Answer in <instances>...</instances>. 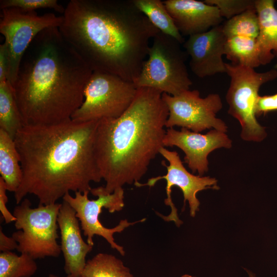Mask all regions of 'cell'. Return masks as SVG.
Returning <instances> with one entry per match:
<instances>
[{
	"label": "cell",
	"instance_id": "17",
	"mask_svg": "<svg viewBox=\"0 0 277 277\" xmlns=\"http://www.w3.org/2000/svg\"><path fill=\"white\" fill-rule=\"evenodd\" d=\"M260 24L257 42L261 65L277 57V9L273 0H255Z\"/></svg>",
	"mask_w": 277,
	"mask_h": 277
},
{
	"label": "cell",
	"instance_id": "6",
	"mask_svg": "<svg viewBox=\"0 0 277 277\" xmlns=\"http://www.w3.org/2000/svg\"><path fill=\"white\" fill-rule=\"evenodd\" d=\"M62 203L38 205L31 208V203L24 199L13 211L17 231L12 236L18 244L16 249L33 259L58 257L61 253L57 229V216Z\"/></svg>",
	"mask_w": 277,
	"mask_h": 277
},
{
	"label": "cell",
	"instance_id": "23",
	"mask_svg": "<svg viewBox=\"0 0 277 277\" xmlns=\"http://www.w3.org/2000/svg\"><path fill=\"white\" fill-rule=\"evenodd\" d=\"M37 269L35 260L28 254L18 255L12 251L0 253V277H31Z\"/></svg>",
	"mask_w": 277,
	"mask_h": 277
},
{
	"label": "cell",
	"instance_id": "31",
	"mask_svg": "<svg viewBox=\"0 0 277 277\" xmlns=\"http://www.w3.org/2000/svg\"><path fill=\"white\" fill-rule=\"evenodd\" d=\"M246 272L248 273V277H256L255 274H254L252 272L247 269H246Z\"/></svg>",
	"mask_w": 277,
	"mask_h": 277
},
{
	"label": "cell",
	"instance_id": "12",
	"mask_svg": "<svg viewBox=\"0 0 277 277\" xmlns=\"http://www.w3.org/2000/svg\"><path fill=\"white\" fill-rule=\"evenodd\" d=\"M161 154L169 163V165L163 161L162 165L166 168L167 173L163 176H158L149 179L146 183L139 182L134 184L137 187L148 186H153L161 180H165L167 182L166 192L167 197L165 200L166 205L170 206L171 212L167 216H164L160 213L162 218L165 221H173L177 227H180L183 222L178 216L177 209L171 199V188L175 186L182 191L184 196V206L185 209L186 202L188 201L190 215L194 217L199 210L200 202L196 197L197 193L203 190L212 189L218 190L220 187L217 185V180L210 176L195 175L188 172L183 165L180 157L176 151H170L165 147H162L160 151Z\"/></svg>",
	"mask_w": 277,
	"mask_h": 277
},
{
	"label": "cell",
	"instance_id": "26",
	"mask_svg": "<svg viewBox=\"0 0 277 277\" xmlns=\"http://www.w3.org/2000/svg\"><path fill=\"white\" fill-rule=\"evenodd\" d=\"M204 2L216 7L221 16L227 19L249 9L255 8L254 1L251 0H205Z\"/></svg>",
	"mask_w": 277,
	"mask_h": 277
},
{
	"label": "cell",
	"instance_id": "7",
	"mask_svg": "<svg viewBox=\"0 0 277 277\" xmlns=\"http://www.w3.org/2000/svg\"><path fill=\"white\" fill-rule=\"evenodd\" d=\"M230 77L226 99L228 113L236 119L241 127V137L247 142H261L267 136L265 127L256 118L255 106L260 87L277 77V70L258 72L254 69L226 63Z\"/></svg>",
	"mask_w": 277,
	"mask_h": 277
},
{
	"label": "cell",
	"instance_id": "30",
	"mask_svg": "<svg viewBox=\"0 0 277 277\" xmlns=\"http://www.w3.org/2000/svg\"><path fill=\"white\" fill-rule=\"evenodd\" d=\"M18 244L12 237L7 236L0 228V251L1 252H10L16 249Z\"/></svg>",
	"mask_w": 277,
	"mask_h": 277
},
{
	"label": "cell",
	"instance_id": "20",
	"mask_svg": "<svg viewBox=\"0 0 277 277\" xmlns=\"http://www.w3.org/2000/svg\"><path fill=\"white\" fill-rule=\"evenodd\" d=\"M24 126L12 85L8 81L0 83V129L14 139Z\"/></svg>",
	"mask_w": 277,
	"mask_h": 277
},
{
	"label": "cell",
	"instance_id": "25",
	"mask_svg": "<svg viewBox=\"0 0 277 277\" xmlns=\"http://www.w3.org/2000/svg\"><path fill=\"white\" fill-rule=\"evenodd\" d=\"M16 8L24 11H33L41 8H49L62 13L65 7L60 4L56 0H1V10Z\"/></svg>",
	"mask_w": 277,
	"mask_h": 277
},
{
	"label": "cell",
	"instance_id": "4",
	"mask_svg": "<svg viewBox=\"0 0 277 277\" xmlns=\"http://www.w3.org/2000/svg\"><path fill=\"white\" fill-rule=\"evenodd\" d=\"M168 114L162 93L142 87L122 115L99 121L94 152L106 193L138 182L145 174L164 147Z\"/></svg>",
	"mask_w": 277,
	"mask_h": 277
},
{
	"label": "cell",
	"instance_id": "5",
	"mask_svg": "<svg viewBox=\"0 0 277 277\" xmlns=\"http://www.w3.org/2000/svg\"><path fill=\"white\" fill-rule=\"evenodd\" d=\"M173 37L159 31L152 38L147 57L134 84L175 96L192 83L186 65V52Z\"/></svg>",
	"mask_w": 277,
	"mask_h": 277
},
{
	"label": "cell",
	"instance_id": "28",
	"mask_svg": "<svg viewBox=\"0 0 277 277\" xmlns=\"http://www.w3.org/2000/svg\"><path fill=\"white\" fill-rule=\"evenodd\" d=\"M7 191L3 179L0 177V211L5 223L7 224L15 222L16 218L8 209L7 203L8 201L6 194Z\"/></svg>",
	"mask_w": 277,
	"mask_h": 277
},
{
	"label": "cell",
	"instance_id": "1",
	"mask_svg": "<svg viewBox=\"0 0 277 277\" xmlns=\"http://www.w3.org/2000/svg\"><path fill=\"white\" fill-rule=\"evenodd\" d=\"M99 121L25 125L17 132L23 177L14 193L17 205L28 194L50 205L70 191L90 192V183L102 180L94 152Z\"/></svg>",
	"mask_w": 277,
	"mask_h": 277
},
{
	"label": "cell",
	"instance_id": "14",
	"mask_svg": "<svg viewBox=\"0 0 277 277\" xmlns=\"http://www.w3.org/2000/svg\"><path fill=\"white\" fill-rule=\"evenodd\" d=\"M227 41L222 25L189 36L184 43L186 54L190 56L189 66L198 77L204 78L218 73H227L223 61Z\"/></svg>",
	"mask_w": 277,
	"mask_h": 277
},
{
	"label": "cell",
	"instance_id": "24",
	"mask_svg": "<svg viewBox=\"0 0 277 277\" xmlns=\"http://www.w3.org/2000/svg\"><path fill=\"white\" fill-rule=\"evenodd\" d=\"M222 27L227 38L237 36L257 38L260 24L255 8L228 19L222 25Z\"/></svg>",
	"mask_w": 277,
	"mask_h": 277
},
{
	"label": "cell",
	"instance_id": "29",
	"mask_svg": "<svg viewBox=\"0 0 277 277\" xmlns=\"http://www.w3.org/2000/svg\"><path fill=\"white\" fill-rule=\"evenodd\" d=\"M9 72V58L6 44L0 45V83L8 81Z\"/></svg>",
	"mask_w": 277,
	"mask_h": 277
},
{
	"label": "cell",
	"instance_id": "16",
	"mask_svg": "<svg viewBox=\"0 0 277 277\" xmlns=\"http://www.w3.org/2000/svg\"><path fill=\"white\" fill-rule=\"evenodd\" d=\"M163 3L182 36L205 32L223 20L219 9L204 1L166 0Z\"/></svg>",
	"mask_w": 277,
	"mask_h": 277
},
{
	"label": "cell",
	"instance_id": "9",
	"mask_svg": "<svg viewBox=\"0 0 277 277\" xmlns=\"http://www.w3.org/2000/svg\"><path fill=\"white\" fill-rule=\"evenodd\" d=\"M74 194V196H72L68 193L63 200L75 210L81 229L84 235L87 236V243L93 246L94 236L99 235L105 239L112 248L115 249L122 255H124V248L115 243L114 234L121 232L130 226L144 222L146 219L133 222H129L126 219L122 220L117 225L112 228L104 226L98 219L103 208L107 209L110 213L122 210L124 206L123 188L116 189L113 193L107 194L104 191L103 186H100L91 188L90 192L77 191Z\"/></svg>",
	"mask_w": 277,
	"mask_h": 277
},
{
	"label": "cell",
	"instance_id": "11",
	"mask_svg": "<svg viewBox=\"0 0 277 277\" xmlns=\"http://www.w3.org/2000/svg\"><path fill=\"white\" fill-rule=\"evenodd\" d=\"M162 98L169 112L167 128L179 126L196 132L206 129L227 131L226 124L216 116L223 107L218 94L211 93L202 98L198 90H188L175 96L163 93Z\"/></svg>",
	"mask_w": 277,
	"mask_h": 277
},
{
	"label": "cell",
	"instance_id": "8",
	"mask_svg": "<svg viewBox=\"0 0 277 277\" xmlns=\"http://www.w3.org/2000/svg\"><path fill=\"white\" fill-rule=\"evenodd\" d=\"M133 83L108 73L93 71L82 105L71 119L78 122L116 118L129 108L136 94Z\"/></svg>",
	"mask_w": 277,
	"mask_h": 277
},
{
	"label": "cell",
	"instance_id": "32",
	"mask_svg": "<svg viewBox=\"0 0 277 277\" xmlns=\"http://www.w3.org/2000/svg\"><path fill=\"white\" fill-rule=\"evenodd\" d=\"M48 277H61V276H57L53 274H50ZM66 277H71V276L70 275H67V276Z\"/></svg>",
	"mask_w": 277,
	"mask_h": 277
},
{
	"label": "cell",
	"instance_id": "15",
	"mask_svg": "<svg viewBox=\"0 0 277 277\" xmlns=\"http://www.w3.org/2000/svg\"><path fill=\"white\" fill-rule=\"evenodd\" d=\"M57 224L61 235V249L65 261V271L71 277H82L87 262L86 255L92 250L93 246L83 240L75 211L65 201L62 203L59 210Z\"/></svg>",
	"mask_w": 277,
	"mask_h": 277
},
{
	"label": "cell",
	"instance_id": "27",
	"mask_svg": "<svg viewBox=\"0 0 277 277\" xmlns=\"http://www.w3.org/2000/svg\"><path fill=\"white\" fill-rule=\"evenodd\" d=\"M277 110V93L271 95H259L255 106L256 116Z\"/></svg>",
	"mask_w": 277,
	"mask_h": 277
},
{
	"label": "cell",
	"instance_id": "33",
	"mask_svg": "<svg viewBox=\"0 0 277 277\" xmlns=\"http://www.w3.org/2000/svg\"><path fill=\"white\" fill-rule=\"evenodd\" d=\"M181 277H195V276H192V275H190V274H184V275H182Z\"/></svg>",
	"mask_w": 277,
	"mask_h": 277
},
{
	"label": "cell",
	"instance_id": "19",
	"mask_svg": "<svg viewBox=\"0 0 277 277\" xmlns=\"http://www.w3.org/2000/svg\"><path fill=\"white\" fill-rule=\"evenodd\" d=\"M135 6L142 12L151 23L160 32L179 42L184 43L183 36L161 0H132Z\"/></svg>",
	"mask_w": 277,
	"mask_h": 277
},
{
	"label": "cell",
	"instance_id": "22",
	"mask_svg": "<svg viewBox=\"0 0 277 277\" xmlns=\"http://www.w3.org/2000/svg\"><path fill=\"white\" fill-rule=\"evenodd\" d=\"M82 277H134L114 255L99 253L86 262Z\"/></svg>",
	"mask_w": 277,
	"mask_h": 277
},
{
	"label": "cell",
	"instance_id": "18",
	"mask_svg": "<svg viewBox=\"0 0 277 277\" xmlns=\"http://www.w3.org/2000/svg\"><path fill=\"white\" fill-rule=\"evenodd\" d=\"M0 174L7 191L15 192L23 177L20 156L14 140L0 129Z\"/></svg>",
	"mask_w": 277,
	"mask_h": 277
},
{
	"label": "cell",
	"instance_id": "21",
	"mask_svg": "<svg viewBox=\"0 0 277 277\" xmlns=\"http://www.w3.org/2000/svg\"><path fill=\"white\" fill-rule=\"evenodd\" d=\"M225 51L232 64L252 69L261 65L256 38L240 36L227 38Z\"/></svg>",
	"mask_w": 277,
	"mask_h": 277
},
{
	"label": "cell",
	"instance_id": "3",
	"mask_svg": "<svg viewBox=\"0 0 277 277\" xmlns=\"http://www.w3.org/2000/svg\"><path fill=\"white\" fill-rule=\"evenodd\" d=\"M92 72L58 27L41 31L24 53L12 86L25 125L71 119Z\"/></svg>",
	"mask_w": 277,
	"mask_h": 277
},
{
	"label": "cell",
	"instance_id": "13",
	"mask_svg": "<svg viewBox=\"0 0 277 277\" xmlns=\"http://www.w3.org/2000/svg\"><path fill=\"white\" fill-rule=\"evenodd\" d=\"M166 147L176 146L185 153V162L193 173L200 176L208 171V156L221 148L229 149L232 141L221 131L211 129L206 134L192 131L185 128L180 131L170 128L167 130L163 140Z\"/></svg>",
	"mask_w": 277,
	"mask_h": 277
},
{
	"label": "cell",
	"instance_id": "10",
	"mask_svg": "<svg viewBox=\"0 0 277 277\" xmlns=\"http://www.w3.org/2000/svg\"><path fill=\"white\" fill-rule=\"evenodd\" d=\"M63 16L52 13L38 15L36 11H24L16 8L1 10L0 32L5 37L9 58L8 81L14 84L21 58L34 38L43 30L59 27Z\"/></svg>",
	"mask_w": 277,
	"mask_h": 277
},
{
	"label": "cell",
	"instance_id": "2",
	"mask_svg": "<svg viewBox=\"0 0 277 277\" xmlns=\"http://www.w3.org/2000/svg\"><path fill=\"white\" fill-rule=\"evenodd\" d=\"M58 27L93 71L132 83L159 32L132 0H71Z\"/></svg>",
	"mask_w": 277,
	"mask_h": 277
}]
</instances>
